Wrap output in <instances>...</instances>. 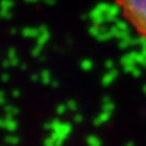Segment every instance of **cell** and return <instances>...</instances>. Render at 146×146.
<instances>
[{"mask_svg": "<svg viewBox=\"0 0 146 146\" xmlns=\"http://www.w3.org/2000/svg\"><path fill=\"white\" fill-rule=\"evenodd\" d=\"M125 22L146 40V0H115Z\"/></svg>", "mask_w": 146, "mask_h": 146, "instance_id": "1", "label": "cell"}]
</instances>
